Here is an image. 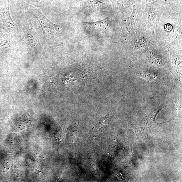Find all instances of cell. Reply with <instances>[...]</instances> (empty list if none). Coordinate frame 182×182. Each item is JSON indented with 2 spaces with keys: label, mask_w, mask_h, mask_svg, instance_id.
<instances>
[{
  "label": "cell",
  "mask_w": 182,
  "mask_h": 182,
  "mask_svg": "<svg viewBox=\"0 0 182 182\" xmlns=\"http://www.w3.org/2000/svg\"><path fill=\"white\" fill-rule=\"evenodd\" d=\"M42 29L43 34L46 37L50 38L57 33H61L63 29L61 25L54 24L47 19L40 12L35 15Z\"/></svg>",
  "instance_id": "obj_1"
},
{
  "label": "cell",
  "mask_w": 182,
  "mask_h": 182,
  "mask_svg": "<svg viewBox=\"0 0 182 182\" xmlns=\"http://www.w3.org/2000/svg\"><path fill=\"white\" fill-rule=\"evenodd\" d=\"M161 17L159 10L153 5H148L144 11L143 19L148 28L154 32Z\"/></svg>",
  "instance_id": "obj_2"
},
{
  "label": "cell",
  "mask_w": 182,
  "mask_h": 182,
  "mask_svg": "<svg viewBox=\"0 0 182 182\" xmlns=\"http://www.w3.org/2000/svg\"><path fill=\"white\" fill-rule=\"evenodd\" d=\"M82 24L85 31L90 33L97 34L107 30L111 26V21L108 17L96 22L83 23Z\"/></svg>",
  "instance_id": "obj_3"
},
{
  "label": "cell",
  "mask_w": 182,
  "mask_h": 182,
  "mask_svg": "<svg viewBox=\"0 0 182 182\" xmlns=\"http://www.w3.org/2000/svg\"><path fill=\"white\" fill-rule=\"evenodd\" d=\"M133 12L130 16L122 19L121 23L122 32L124 34L131 33L135 28L136 23L137 12L136 7L133 4Z\"/></svg>",
  "instance_id": "obj_4"
},
{
  "label": "cell",
  "mask_w": 182,
  "mask_h": 182,
  "mask_svg": "<svg viewBox=\"0 0 182 182\" xmlns=\"http://www.w3.org/2000/svg\"><path fill=\"white\" fill-rule=\"evenodd\" d=\"M81 11L89 14L99 10L104 3L99 0H80Z\"/></svg>",
  "instance_id": "obj_5"
},
{
  "label": "cell",
  "mask_w": 182,
  "mask_h": 182,
  "mask_svg": "<svg viewBox=\"0 0 182 182\" xmlns=\"http://www.w3.org/2000/svg\"><path fill=\"white\" fill-rule=\"evenodd\" d=\"M168 49L172 57L174 75L180 80L181 73V54L178 50L173 48L169 47Z\"/></svg>",
  "instance_id": "obj_6"
},
{
  "label": "cell",
  "mask_w": 182,
  "mask_h": 182,
  "mask_svg": "<svg viewBox=\"0 0 182 182\" xmlns=\"http://www.w3.org/2000/svg\"><path fill=\"white\" fill-rule=\"evenodd\" d=\"M147 58L148 60L155 64L163 66L165 64L161 54L153 48L150 49L148 51Z\"/></svg>",
  "instance_id": "obj_7"
},
{
  "label": "cell",
  "mask_w": 182,
  "mask_h": 182,
  "mask_svg": "<svg viewBox=\"0 0 182 182\" xmlns=\"http://www.w3.org/2000/svg\"><path fill=\"white\" fill-rule=\"evenodd\" d=\"M25 33L28 42L31 45L35 46L39 43L37 34L31 27H26Z\"/></svg>",
  "instance_id": "obj_8"
},
{
  "label": "cell",
  "mask_w": 182,
  "mask_h": 182,
  "mask_svg": "<svg viewBox=\"0 0 182 182\" xmlns=\"http://www.w3.org/2000/svg\"><path fill=\"white\" fill-rule=\"evenodd\" d=\"M137 75L139 77L150 82L156 81L159 77V75L157 72L151 70L141 72Z\"/></svg>",
  "instance_id": "obj_9"
},
{
  "label": "cell",
  "mask_w": 182,
  "mask_h": 182,
  "mask_svg": "<svg viewBox=\"0 0 182 182\" xmlns=\"http://www.w3.org/2000/svg\"><path fill=\"white\" fill-rule=\"evenodd\" d=\"M148 43L147 39L143 35L138 36L134 39V46L137 50H143L147 48Z\"/></svg>",
  "instance_id": "obj_10"
},
{
  "label": "cell",
  "mask_w": 182,
  "mask_h": 182,
  "mask_svg": "<svg viewBox=\"0 0 182 182\" xmlns=\"http://www.w3.org/2000/svg\"><path fill=\"white\" fill-rule=\"evenodd\" d=\"M163 108V106H159L152 111L151 114L146 117L145 122L147 126L151 127L152 123L155 122V119L159 112Z\"/></svg>",
  "instance_id": "obj_11"
},
{
  "label": "cell",
  "mask_w": 182,
  "mask_h": 182,
  "mask_svg": "<svg viewBox=\"0 0 182 182\" xmlns=\"http://www.w3.org/2000/svg\"><path fill=\"white\" fill-rule=\"evenodd\" d=\"M113 5L118 8H122L124 7L123 5V0H110Z\"/></svg>",
  "instance_id": "obj_12"
},
{
  "label": "cell",
  "mask_w": 182,
  "mask_h": 182,
  "mask_svg": "<svg viewBox=\"0 0 182 182\" xmlns=\"http://www.w3.org/2000/svg\"><path fill=\"white\" fill-rule=\"evenodd\" d=\"M28 1L34 5L41 6H42L45 0H28Z\"/></svg>",
  "instance_id": "obj_13"
},
{
  "label": "cell",
  "mask_w": 182,
  "mask_h": 182,
  "mask_svg": "<svg viewBox=\"0 0 182 182\" xmlns=\"http://www.w3.org/2000/svg\"><path fill=\"white\" fill-rule=\"evenodd\" d=\"M147 1H150V0H147Z\"/></svg>",
  "instance_id": "obj_14"
}]
</instances>
